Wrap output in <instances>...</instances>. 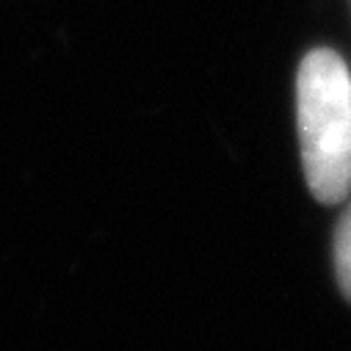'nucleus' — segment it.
Masks as SVG:
<instances>
[{"label":"nucleus","instance_id":"nucleus-2","mask_svg":"<svg viewBox=\"0 0 351 351\" xmlns=\"http://www.w3.org/2000/svg\"><path fill=\"white\" fill-rule=\"evenodd\" d=\"M335 269L343 296L351 302V205L346 208L335 235Z\"/></svg>","mask_w":351,"mask_h":351},{"label":"nucleus","instance_id":"nucleus-1","mask_svg":"<svg viewBox=\"0 0 351 351\" xmlns=\"http://www.w3.org/2000/svg\"><path fill=\"white\" fill-rule=\"evenodd\" d=\"M304 178L315 199L335 205L351 191V72L332 50L304 56L296 77Z\"/></svg>","mask_w":351,"mask_h":351}]
</instances>
